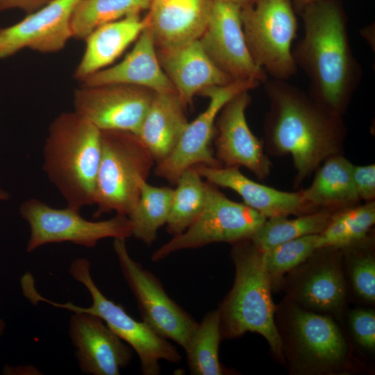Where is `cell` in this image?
Instances as JSON below:
<instances>
[{"instance_id": "obj_1", "label": "cell", "mask_w": 375, "mask_h": 375, "mask_svg": "<svg viewBox=\"0 0 375 375\" xmlns=\"http://www.w3.org/2000/svg\"><path fill=\"white\" fill-rule=\"evenodd\" d=\"M269 108L265 144L274 155H290L300 183L328 158L342 154L346 135L342 116L287 81L267 79Z\"/></svg>"}, {"instance_id": "obj_2", "label": "cell", "mask_w": 375, "mask_h": 375, "mask_svg": "<svg viewBox=\"0 0 375 375\" xmlns=\"http://www.w3.org/2000/svg\"><path fill=\"white\" fill-rule=\"evenodd\" d=\"M301 10L303 35L292 47L294 63L308 79L310 96L342 116L362 75L344 10L339 0H324Z\"/></svg>"}, {"instance_id": "obj_3", "label": "cell", "mask_w": 375, "mask_h": 375, "mask_svg": "<svg viewBox=\"0 0 375 375\" xmlns=\"http://www.w3.org/2000/svg\"><path fill=\"white\" fill-rule=\"evenodd\" d=\"M100 158L99 128L75 111L53 119L43 148V169L67 207L80 211L94 205Z\"/></svg>"}, {"instance_id": "obj_4", "label": "cell", "mask_w": 375, "mask_h": 375, "mask_svg": "<svg viewBox=\"0 0 375 375\" xmlns=\"http://www.w3.org/2000/svg\"><path fill=\"white\" fill-rule=\"evenodd\" d=\"M232 244L235 280L217 308L222 338L234 339L247 332L256 333L263 336L273 352L281 357L283 343L275 324L272 285L262 251L250 238Z\"/></svg>"}, {"instance_id": "obj_5", "label": "cell", "mask_w": 375, "mask_h": 375, "mask_svg": "<svg viewBox=\"0 0 375 375\" xmlns=\"http://www.w3.org/2000/svg\"><path fill=\"white\" fill-rule=\"evenodd\" d=\"M69 274L83 284L89 292L92 304L81 307L72 302L64 303L49 300L35 289L29 299L34 305L45 302L54 307L72 312H83L100 317L106 324L138 355L141 372L144 375H158L161 372L160 362H179L181 356L177 349L166 338L159 335L144 321L135 319L124 308L108 299L94 282L90 274V263L87 258H79L69 266Z\"/></svg>"}, {"instance_id": "obj_6", "label": "cell", "mask_w": 375, "mask_h": 375, "mask_svg": "<svg viewBox=\"0 0 375 375\" xmlns=\"http://www.w3.org/2000/svg\"><path fill=\"white\" fill-rule=\"evenodd\" d=\"M154 162L151 153L136 135L122 131H101L94 217L111 212L128 216Z\"/></svg>"}, {"instance_id": "obj_7", "label": "cell", "mask_w": 375, "mask_h": 375, "mask_svg": "<svg viewBox=\"0 0 375 375\" xmlns=\"http://www.w3.org/2000/svg\"><path fill=\"white\" fill-rule=\"evenodd\" d=\"M243 31L256 64L273 79L288 81L297 70L292 57L297 18L291 0H254L242 8Z\"/></svg>"}, {"instance_id": "obj_8", "label": "cell", "mask_w": 375, "mask_h": 375, "mask_svg": "<svg viewBox=\"0 0 375 375\" xmlns=\"http://www.w3.org/2000/svg\"><path fill=\"white\" fill-rule=\"evenodd\" d=\"M206 191V206L200 215L185 231L156 249L151 256L153 262L181 250L250 238L267 219L246 204L229 199L208 181Z\"/></svg>"}, {"instance_id": "obj_9", "label": "cell", "mask_w": 375, "mask_h": 375, "mask_svg": "<svg viewBox=\"0 0 375 375\" xmlns=\"http://www.w3.org/2000/svg\"><path fill=\"white\" fill-rule=\"evenodd\" d=\"M19 212L30 228L26 251L32 252L44 244L71 242L88 248L106 238L126 240L133 236L132 224L126 215L116 214L110 219L90 221L71 208H52L38 199H29Z\"/></svg>"}, {"instance_id": "obj_10", "label": "cell", "mask_w": 375, "mask_h": 375, "mask_svg": "<svg viewBox=\"0 0 375 375\" xmlns=\"http://www.w3.org/2000/svg\"><path fill=\"white\" fill-rule=\"evenodd\" d=\"M113 249L124 278L135 297L142 319L159 335L184 349L198 322L169 297L154 274L130 256L126 240L115 238Z\"/></svg>"}, {"instance_id": "obj_11", "label": "cell", "mask_w": 375, "mask_h": 375, "mask_svg": "<svg viewBox=\"0 0 375 375\" xmlns=\"http://www.w3.org/2000/svg\"><path fill=\"white\" fill-rule=\"evenodd\" d=\"M260 83L251 80H235L226 85L208 88L200 94L209 99L206 110L188 122L176 146L163 160L156 163L154 174L176 184L186 169L197 166L222 167L211 147L215 122L223 106L238 94L249 91Z\"/></svg>"}, {"instance_id": "obj_12", "label": "cell", "mask_w": 375, "mask_h": 375, "mask_svg": "<svg viewBox=\"0 0 375 375\" xmlns=\"http://www.w3.org/2000/svg\"><path fill=\"white\" fill-rule=\"evenodd\" d=\"M241 11L239 5L229 0H212L208 23L199 40L214 63L233 80L264 83L269 77L250 53Z\"/></svg>"}, {"instance_id": "obj_13", "label": "cell", "mask_w": 375, "mask_h": 375, "mask_svg": "<svg viewBox=\"0 0 375 375\" xmlns=\"http://www.w3.org/2000/svg\"><path fill=\"white\" fill-rule=\"evenodd\" d=\"M154 93L126 84L82 85L74 94V111L100 131L136 135Z\"/></svg>"}, {"instance_id": "obj_14", "label": "cell", "mask_w": 375, "mask_h": 375, "mask_svg": "<svg viewBox=\"0 0 375 375\" xmlns=\"http://www.w3.org/2000/svg\"><path fill=\"white\" fill-rule=\"evenodd\" d=\"M81 0H52L19 22L0 28V58L24 49L43 53L63 49L72 38L71 19Z\"/></svg>"}, {"instance_id": "obj_15", "label": "cell", "mask_w": 375, "mask_h": 375, "mask_svg": "<svg viewBox=\"0 0 375 375\" xmlns=\"http://www.w3.org/2000/svg\"><path fill=\"white\" fill-rule=\"evenodd\" d=\"M248 92L233 97L220 110L215 122V157L221 165L244 167L263 179L269 174L271 162L247 122L246 110L251 103Z\"/></svg>"}, {"instance_id": "obj_16", "label": "cell", "mask_w": 375, "mask_h": 375, "mask_svg": "<svg viewBox=\"0 0 375 375\" xmlns=\"http://www.w3.org/2000/svg\"><path fill=\"white\" fill-rule=\"evenodd\" d=\"M69 335L84 374L119 375L132 360V348L94 315L73 312Z\"/></svg>"}, {"instance_id": "obj_17", "label": "cell", "mask_w": 375, "mask_h": 375, "mask_svg": "<svg viewBox=\"0 0 375 375\" xmlns=\"http://www.w3.org/2000/svg\"><path fill=\"white\" fill-rule=\"evenodd\" d=\"M290 322L295 353L308 369L329 371L344 363L347 344L331 318L297 306L291 312Z\"/></svg>"}, {"instance_id": "obj_18", "label": "cell", "mask_w": 375, "mask_h": 375, "mask_svg": "<svg viewBox=\"0 0 375 375\" xmlns=\"http://www.w3.org/2000/svg\"><path fill=\"white\" fill-rule=\"evenodd\" d=\"M157 53L163 70L185 106L203 90L234 81L214 63L199 39L174 48L159 49Z\"/></svg>"}, {"instance_id": "obj_19", "label": "cell", "mask_w": 375, "mask_h": 375, "mask_svg": "<svg viewBox=\"0 0 375 375\" xmlns=\"http://www.w3.org/2000/svg\"><path fill=\"white\" fill-rule=\"evenodd\" d=\"M193 167L206 181L235 191L244 204L266 218L299 216L314 212L303 201L301 191L285 192L258 183L244 176L238 167L197 165Z\"/></svg>"}, {"instance_id": "obj_20", "label": "cell", "mask_w": 375, "mask_h": 375, "mask_svg": "<svg viewBox=\"0 0 375 375\" xmlns=\"http://www.w3.org/2000/svg\"><path fill=\"white\" fill-rule=\"evenodd\" d=\"M212 0H151L146 17L156 46L170 49L199 40Z\"/></svg>"}, {"instance_id": "obj_21", "label": "cell", "mask_w": 375, "mask_h": 375, "mask_svg": "<svg viewBox=\"0 0 375 375\" xmlns=\"http://www.w3.org/2000/svg\"><path fill=\"white\" fill-rule=\"evenodd\" d=\"M156 47L147 27L121 62L89 76L81 81L82 85L126 84L144 88L155 93L176 92L160 63Z\"/></svg>"}, {"instance_id": "obj_22", "label": "cell", "mask_w": 375, "mask_h": 375, "mask_svg": "<svg viewBox=\"0 0 375 375\" xmlns=\"http://www.w3.org/2000/svg\"><path fill=\"white\" fill-rule=\"evenodd\" d=\"M185 107L176 92L154 93L136 135L156 163L172 153L185 129Z\"/></svg>"}, {"instance_id": "obj_23", "label": "cell", "mask_w": 375, "mask_h": 375, "mask_svg": "<svg viewBox=\"0 0 375 375\" xmlns=\"http://www.w3.org/2000/svg\"><path fill=\"white\" fill-rule=\"evenodd\" d=\"M147 27L146 17L141 18L139 14H135L94 29L85 39V49L76 67L74 78L81 82L94 73L108 67Z\"/></svg>"}, {"instance_id": "obj_24", "label": "cell", "mask_w": 375, "mask_h": 375, "mask_svg": "<svg viewBox=\"0 0 375 375\" xmlns=\"http://www.w3.org/2000/svg\"><path fill=\"white\" fill-rule=\"evenodd\" d=\"M321 253L297 281L293 296L306 308L338 312L346 299V285L338 253Z\"/></svg>"}, {"instance_id": "obj_25", "label": "cell", "mask_w": 375, "mask_h": 375, "mask_svg": "<svg viewBox=\"0 0 375 375\" xmlns=\"http://www.w3.org/2000/svg\"><path fill=\"white\" fill-rule=\"evenodd\" d=\"M353 165L342 154L328 158L317 168L311 185L301 190L312 210L333 212L358 205L360 201L352 176Z\"/></svg>"}, {"instance_id": "obj_26", "label": "cell", "mask_w": 375, "mask_h": 375, "mask_svg": "<svg viewBox=\"0 0 375 375\" xmlns=\"http://www.w3.org/2000/svg\"><path fill=\"white\" fill-rule=\"evenodd\" d=\"M333 212L318 210L289 219L286 216L267 218L250 238L260 251H267L280 244L309 235H318L329 223Z\"/></svg>"}, {"instance_id": "obj_27", "label": "cell", "mask_w": 375, "mask_h": 375, "mask_svg": "<svg viewBox=\"0 0 375 375\" xmlns=\"http://www.w3.org/2000/svg\"><path fill=\"white\" fill-rule=\"evenodd\" d=\"M222 339L218 309L208 312L198 323L184 349L188 368L193 375H222L224 369L219 359Z\"/></svg>"}, {"instance_id": "obj_28", "label": "cell", "mask_w": 375, "mask_h": 375, "mask_svg": "<svg viewBox=\"0 0 375 375\" xmlns=\"http://www.w3.org/2000/svg\"><path fill=\"white\" fill-rule=\"evenodd\" d=\"M174 189L153 186L144 182L139 199L128 215L133 236L150 246L156 240L158 229L166 224Z\"/></svg>"}, {"instance_id": "obj_29", "label": "cell", "mask_w": 375, "mask_h": 375, "mask_svg": "<svg viewBox=\"0 0 375 375\" xmlns=\"http://www.w3.org/2000/svg\"><path fill=\"white\" fill-rule=\"evenodd\" d=\"M374 223V201L334 212L317 235V249H342L360 242L368 236Z\"/></svg>"}, {"instance_id": "obj_30", "label": "cell", "mask_w": 375, "mask_h": 375, "mask_svg": "<svg viewBox=\"0 0 375 375\" xmlns=\"http://www.w3.org/2000/svg\"><path fill=\"white\" fill-rule=\"evenodd\" d=\"M173 190L166 230L173 235L185 231L200 215L206 202V182L194 169L185 170Z\"/></svg>"}, {"instance_id": "obj_31", "label": "cell", "mask_w": 375, "mask_h": 375, "mask_svg": "<svg viewBox=\"0 0 375 375\" xmlns=\"http://www.w3.org/2000/svg\"><path fill=\"white\" fill-rule=\"evenodd\" d=\"M151 0H81L71 19L72 38L85 40L99 26L149 7Z\"/></svg>"}, {"instance_id": "obj_32", "label": "cell", "mask_w": 375, "mask_h": 375, "mask_svg": "<svg viewBox=\"0 0 375 375\" xmlns=\"http://www.w3.org/2000/svg\"><path fill=\"white\" fill-rule=\"evenodd\" d=\"M318 235L303 236L262 251L265 268L272 285L307 260L317 249Z\"/></svg>"}, {"instance_id": "obj_33", "label": "cell", "mask_w": 375, "mask_h": 375, "mask_svg": "<svg viewBox=\"0 0 375 375\" xmlns=\"http://www.w3.org/2000/svg\"><path fill=\"white\" fill-rule=\"evenodd\" d=\"M347 252L351 285L365 301H375V258L369 249L368 236L360 242L340 249Z\"/></svg>"}, {"instance_id": "obj_34", "label": "cell", "mask_w": 375, "mask_h": 375, "mask_svg": "<svg viewBox=\"0 0 375 375\" xmlns=\"http://www.w3.org/2000/svg\"><path fill=\"white\" fill-rule=\"evenodd\" d=\"M351 332L357 342L371 351L375 349V312L372 310L355 309L349 313Z\"/></svg>"}, {"instance_id": "obj_35", "label": "cell", "mask_w": 375, "mask_h": 375, "mask_svg": "<svg viewBox=\"0 0 375 375\" xmlns=\"http://www.w3.org/2000/svg\"><path fill=\"white\" fill-rule=\"evenodd\" d=\"M352 176L356 192L360 200L366 202L375 198V165H353Z\"/></svg>"}, {"instance_id": "obj_36", "label": "cell", "mask_w": 375, "mask_h": 375, "mask_svg": "<svg viewBox=\"0 0 375 375\" xmlns=\"http://www.w3.org/2000/svg\"><path fill=\"white\" fill-rule=\"evenodd\" d=\"M52 0H0V12L19 9L31 13L43 7Z\"/></svg>"}, {"instance_id": "obj_37", "label": "cell", "mask_w": 375, "mask_h": 375, "mask_svg": "<svg viewBox=\"0 0 375 375\" xmlns=\"http://www.w3.org/2000/svg\"><path fill=\"white\" fill-rule=\"evenodd\" d=\"M292 3H294L301 10L306 6H308L311 3L324 1V0H291Z\"/></svg>"}, {"instance_id": "obj_38", "label": "cell", "mask_w": 375, "mask_h": 375, "mask_svg": "<svg viewBox=\"0 0 375 375\" xmlns=\"http://www.w3.org/2000/svg\"><path fill=\"white\" fill-rule=\"evenodd\" d=\"M238 5H239L242 8L246 6H248L253 3L254 0H229Z\"/></svg>"}, {"instance_id": "obj_39", "label": "cell", "mask_w": 375, "mask_h": 375, "mask_svg": "<svg viewBox=\"0 0 375 375\" xmlns=\"http://www.w3.org/2000/svg\"><path fill=\"white\" fill-rule=\"evenodd\" d=\"M8 199H9L8 193L0 188V200H7Z\"/></svg>"}, {"instance_id": "obj_40", "label": "cell", "mask_w": 375, "mask_h": 375, "mask_svg": "<svg viewBox=\"0 0 375 375\" xmlns=\"http://www.w3.org/2000/svg\"><path fill=\"white\" fill-rule=\"evenodd\" d=\"M4 323L0 319V335H1V333H3V331L4 329Z\"/></svg>"}]
</instances>
